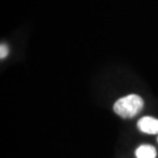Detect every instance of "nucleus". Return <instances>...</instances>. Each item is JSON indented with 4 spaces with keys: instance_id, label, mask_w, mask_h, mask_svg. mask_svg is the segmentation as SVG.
I'll list each match as a JSON object with an SVG mask.
<instances>
[{
    "instance_id": "obj_3",
    "label": "nucleus",
    "mask_w": 158,
    "mask_h": 158,
    "mask_svg": "<svg viewBox=\"0 0 158 158\" xmlns=\"http://www.w3.org/2000/svg\"><path fill=\"white\" fill-rule=\"evenodd\" d=\"M156 149L151 145H141L135 150L137 158H156Z\"/></svg>"
},
{
    "instance_id": "obj_5",
    "label": "nucleus",
    "mask_w": 158,
    "mask_h": 158,
    "mask_svg": "<svg viewBox=\"0 0 158 158\" xmlns=\"http://www.w3.org/2000/svg\"><path fill=\"white\" fill-rule=\"evenodd\" d=\"M157 142H158V138H157Z\"/></svg>"
},
{
    "instance_id": "obj_2",
    "label": "nucleus",
    "mask_w": 158,
    "mask_h": 158,
    "mask_svg": "<svg viewBox=\"0 0 158 158\" xmlns=\"http://www.w3.org/2000/svg\"><path fill=\"white\" fill-rule=\"evenodd\" d=\"M138 128L142 132L147 135H157L158 134V119L145 116L138 121Z\"/></svg>"
},
{
    "instance_id": "obj_1",
    "label": "nucleus",
    "mask_w": 158,
    "mask_h": 158,
    "mask_svg": "<svg viewBox=\"0 0 158 158\" xmlns=\"http://www.w3.org/2000/svg\"><path fill=\"white\" fill-rule=\"evenodd\" d=\"M114 111L122 118H132L144 108V100L138 94H128L120 98L114 104Z\"/></svg>"
},
{
    "instance_id": "obj_4",
    "label": "nucleus",
    "mask_w": 158,
    "mask_h": 158,
    "mask_svg": "<svg viewBox=\"0 0 158 158\" xmlns=\"http://www.w3.org/2000/svg\"><path fill=\"white\" fill-rule=\"evenodd\" d=\"M8 55V47L6 46V44H1V46H0V58L1 59H4L6 58Z\"/></svg>"
}]
</instances>
